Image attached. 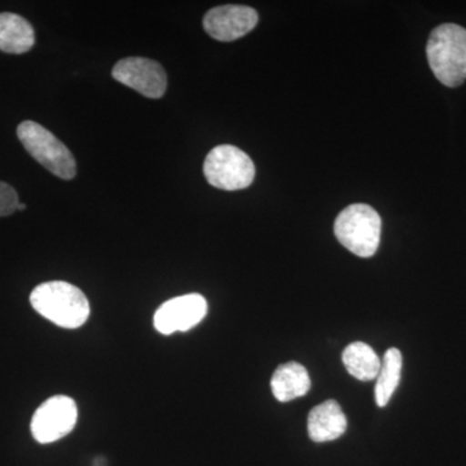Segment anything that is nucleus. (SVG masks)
I'll return each mask as SVG.
<instances>
[{
  "label": "nucleus",
  "mask_w": 466,
  "mask_h": 466,
  "mask_svg": "<svg viewBox=\"0 0 466 466\" xmlns=\"http://www.w3.org/2000/svg\"><path fill=\"white\" fill-rule=\"evenodd\" d=\"M30 303L43 318L66 329L82 327L90 317L84 291L66 281L38 285L30 294Z\"/></svg>",
  "instance_id": "f257e3e1"
},
{
  "label": "nucleus",
  "mask_w": 466,
  "mask_h": 466,
  "mask_svg": "<svg viewBox=\"0 0 466 466\" xmlns=\"http://www.w3.org/2000/svg\"><path fill=\"white\" fill-rule=\"evenodd\" d=\"M429 64L438 81L447 87H458L466 79V29L456 24L435 27L429 38Z\"/></svg>",
  "instance_id": "f03ea898"
},
{
  "label": "nucleus",
  "mask_w": 466,
  "mask_h": 466,
  "mask_svg": "<svg viewBox=\"0 0 466 466\" xmlns=\"http://www.w3.org/2000/svg\"><path fill=\"white\" fill-rule=\"evenodd\" d=\"M381 217L366 204L350 205L334 223V233L339 241L361 258L375 256L381 240Z\"/></svg>",
  "instance_id": "7ed1b4c3"
},
{
  "label": "nucleus",
  "mask_w": 466,
  "mask_h": 466,
  "mask_svg": "<svg viewBox=\"0 0 466 466\" xmlns=\"http://www.w3.org/2000/svg\"><path fill=\"white\" fill-rule=\"evenodd\" d=\"M17 137L27 153L52 174L64 180L76 177V164L72 152L51 131L33 121L17 127Z\"/></svg>",
  "instance_id": "20e7f679"
},
{
  "label": "nucleus",
  "mask_w": 466,
  "mask_h": 466,
  "mask_svg": "<svg viewBox=\"0 0 466 466\" xmlns=\"http://www.w3.org/2000/svg\"><path fill=\"white\" fill-rule=\"evenodd\" d=\"M204 174L216 188L238 191L253 183L256 167L249 156L238 147L218 146L205 159Z\"/></svg>",
  "instance_id": "39448f33"
},
{
  "label": "nucleus",
  "mask_w": 466,
  "mask_h": 466,
  "mask_svg": "<svg viewBox=\"0 0 466 466\" xmlns=\"http://www.w3.org/2000/svg\"><path fill=\"white\" fill-rule=\"evenodd\" d=\"M78 419L76 401L66 395H56L45 401L34 413L32 434L38 443H54L72 433Z\"/></svg>",
  "instance_id": "423d86ee"
},
{
  "label": "nucleus",
  "mask_w": 466,
  "mask_h": 466,
  "mask_svg": "<svg viewBox=\"0 0 466 466\" xmlns=\"http://www.w3.org/2000/svg\"><path fill=\"white\" fill-rule=\"evenodd\" d=\"M112 76L116 81L149 99H159L167 92V78L164 67L149 58H124L113 67Z\"/></svg>",
  "instance_id": "0eeeda50"
},
{
  "label": "nucleus",
  "mask_w": 466,
  "mask_h": 466,
  "mask_svg": "<svg viewBox=\"0 0 466 466\" xmlns=\"http://www.w3.org/2000/svg\"><path fill=\"white\" fill-rule=\"evenodd\" d=\"M207 314L208 302L201 294H186L159 306L153 323L159 333L168 336L192 329L204 320Z\"/></svg>",
  "instance_id": "6e6552de"
},
{
  "label": "nucleus",
  "mask_w": 466,
  "mask_h": 466,
  "mask_svg": "<svg viewBox=\"0 0 466 466\" xmlns=\"http://www.w3.org/2000/svg\"><path fill=\"white\" fill-rule=\"evenodd\" d=\"M258 20L256 9L247 5H220L205 15L204 27L211 38L231 42L247 35Z\"/></svg>",
  "instance_id": "1a4fd4ad"
},
{
  "label": "nucleus",
  "mask_w": 466,
  "mask_h": 466,
  "mask_svg": "<svg viewBox=\"0 0 466 466\" xmlns=\"http://www.w3.org/2000/svg\"><path fill=\"white\" fill-rule=\"evenodd\" d=\"M348 428V420L341 406L329 400L312 408L309 413V438L317 443L339 440Z\"/></svg>",
  "instance_id": "9d476101"
},
{
  "label": "nucleus",
  "mask_w": 466,
  "mask_h": 466,
  "mask_svg": "<svg viewBox=\"0 0 466 466\" xmlns=\"http://www.w3.org/2000/svg\"><path fill=\"white\" fill-rule=\"evenodd\" d=\"M311 388L308 370L297 361H289L278 367L271 380L274 397L279 401H290L305 397Z\"/></svg>",
  "instance_id": "9b49d317"
},
{
  "label": "nucleus",
  "mask_w": 466,
  "mask_h": 466,
  "mask_svg": "<svg viewBox=\"0 0 466 466\" xmlns=\"http://www.w3.org/2000/svg\"><path fill=\"white\" fill-rule=\"evenodd\" d=\"M35 43L33 26L15 14H0V51L20 55L32 50Z\"/></svg>",
  "instance_id": "f8f14e48"
},
{
  "label": "nucleus",
  "mask_w": 466,
  "mask_h": 466,
  "mask_svg": "<svg viewBox=\"0 0 466 466\" xmlns=\"http://www.w3.org/2000/svg\"><path fill=\"white\" fill-rule=\"evenodd\" d=\"M342 361L350 375L360 381H372L379 376L381 359L364 342H354L343 350Z\"/></svg>",
  "instance_id": "ddd939ff"
},
{
  "label": "nucleus",
  "mask_w": 466,
  "mask_h": 466,
  "mask_svg": "<svg viewBox=\"0 0 466 466\" xmlns=\"http://www.w3.org/2000/svg\"><path fill=\"white\" fill-rule=\"evenodd\" d=\"M403 358L400 350L391 348L381 359V368L376 379L375 398L379 407H385L400 386Z\"/></svg>",
  "instance_id": "4468645a"
},
{
  "label": "nucleus",
  "mask_w": 466,
  "mask_h": 466,
  "mask_svg": "<svg viewBox=\"0 0 466 466\" xmlns=\"http://www.w3.org/2000/svg\"><path fill=\"white\" fill-rule=\"evenodd\" d=\"M18 196L14 187L0 182V217L12 216L17 210Z\"/></svg>",
  "instance_id": "2eb2a0df"
},
{
  "label": "nucleus",
  "mask_w": 466,
  "mask_h": 466,
  "mask_svg": "<svg viewBox=\"0 0 466 466\" xmlns=\"http://www.w3.org/2000/svg\"><path fill=\"white\" fill-rule=\"evenodd\" d=\"M26 205L25 204H18L17 210H25Z\"/></svg>",
  "instance_id": "dca6fc26"
}]
</instances>
